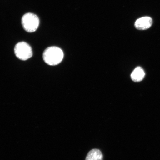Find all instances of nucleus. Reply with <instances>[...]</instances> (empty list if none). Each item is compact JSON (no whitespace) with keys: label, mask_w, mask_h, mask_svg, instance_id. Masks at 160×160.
Wrapping results in <instances>:
<instances>
[{"label":"nucleus","mask_w":160,"mask_h":160,"mask_svg":"<svg viewBox=\"0 0 160 160\" xmlns=\"http://www.w3.org/2000/svg\"><path fill=\"white\" fill-rule=\"evenodd\" d=\"M63 53L60 48L56 47L48 48L44 51L43 58L48 65L55 66L58 65L63 59Z\"/></svg>","instance_id":"1"},{"label":"nucleus","mask_w":160,"mask_h":160,"mask_svg":"<svg viewBox=\"0 0 160 160\" xmlns=\"http://www.w3.org/2000/svg\"><path fill=\"white\" fill-rule=\"evenodd\" d=\"M22 24L23 29L29 33L33 32L39 27V19L34 14L27 13L22 18Z\"/></svg>","instance_id":"2"},{"label":"nucleus","mask_w":160,"mask_h":160,"mask_svg":"<svg viewBox=\"0 0 160 160\" xmlns=\"http://www.w3.org/2000/svg\"><path fill=\"white\" fill-rule=\"evenodd\" d=\"M14 52L18 58L22 61L29 59L33 55L31 46L24 42H20L15 45Z\"/></svg>","instance_id":"3"},{"label":"nucleus","mask_w":160,"mask_h":160,"mask_svg":"<svg viewBox=\"0 0 160 160\" xmlns=\"http://www.w3.org/2000/svg\"><path fill=\"white\" fill-rule=\"evenodd\" d=\"M152 24L153 20L151 18L144 17L140 18L136 21L135 27L136 29L142 31L149 29Z\"/></svg>","instance_id":"4"},{"label":"nucleus","mask_w":160,"mask_h":160,"mask_svg":"<svg viewBox=\"0 0 160 160\" xmlns=\"http://www.w3.org/2000/svg\"><path fill=\"white\" fill-rule=\"evenodd\" d=\"M145 73L144 70L141 67H138L132 73L131 78L133 82H141L144 78Z\"/></svg>","instance_id":"5"},{"label":"nucleus","mask_w":160,"mask_h":160,"mask_svg":"<svg viewBox=\"0 0 160 160\" xmlns=\"http://www.w3.org/2000/svg\"><path fill=\"white\" fill-rule=\"evenodd\" d=\"M103 154L100 150L94 149L88 153L85 160H103Z\"/></svg>","instance_id":"6"}]
</instances>
